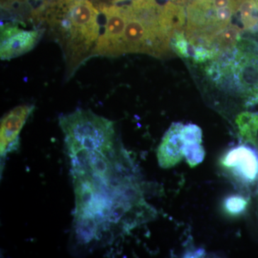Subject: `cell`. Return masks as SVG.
<instances>
[{
  "instance_id": "cell-14",
  "label": "cell",
  "mask_w": 258,
  "mask_h": 258,
  "mask_svg": "<svg viewBox=\"0 0 258 258\" xmlns=\"http://www.w3.org/2000/svg\"><path fill=\"white\" fill-rule=\"evenodd\" d=\"M247 202L240 196H232L227 198L225 201V208L227 211L233 215H237L245 209Z\"/></svg>"
},
{
  "instance_id": "cell-10",
  "label": "cell",
  "mask_w": 258,
  "mask_h": 258,
  "mask_svg": "<svg viewBox=\"0 0 258 258\" xmlns=\"http://www.w3.org/2000/svg\"><path fill=\"white\" fill-rule=\"evenodd\" d=\"M182 123H174L164 134L157 152L159 165L164 169L175 165L184 157Z\"/></svg>"
},
{
  "instance_id": "cell-12",
  "label": "cell",
  "mask_w": 258,
  "mask_h": 258,
  "mask_svg": "<svg viewBox=\"0 0 258 258\" xmlns=\"http://www.w3.org/2000/svg\"><path fill=\"white\" fill-rule=\"evenodd\" d=\"M242 30L237 25L230 24L223 31L217 35L211 45L212 50H215L217 55L232 50L237 46L242 39Z\"/></svg>"
},
{
  "instance_id": "cell-13",
  "label": "cell",
  "mask_w": 258,
  "mask_h": 258,
  "mask_svg": "<svg viewBox=\"0 0 258 258\" xmlns=\"http://www.w3.org/2000/svg\"><path fill=\"white\" fill-rule=\"evenodd\" d=\"M171 48L181 57L191 59L193 52V45L190 43L184 31L178 32L171 37Z\"/></svg>"
},
{
  "instance_id": "cell-8",
  "label": "cell",
  "mask_w": 258,
  "mask_h": 258,
  "mask_svg": "<svg viewBox=\"0 0 258 258\" xmlns=\"http://www.w3.org/2000/svg\"><path fill=\"white\" fill-rule=\"evenodd\" d=\"M69 156L72 174H91L112 182L113 164L106 155L96 151L82 149Z\"/></svg>"
},
{
  "instance_id": "cell-4",
  "label": "cell",
  "mask_w": 258,
  "mask_h": 258,
  "mask_svg": "<svg viewBox=\"0 0 258 258\" xmlns=\"http://www.w3.org/2000/svg\"><path fill=\"white\" fill-rule=\"evenodd\" d=\"M244 0H191L186 8L184 33L194 46L211 49L218 35L230 24Z\"/></svg>"
},
{
  "instance_id": "cell-1",
  "label": "cell",
  "mask_w": 258,
  "mask_h": 258,
  "mask_svg": "<svg viewBox=\"0 0 258 258\" xmlns=\"http://www.w3.org/2000/svg\"><path fill=\"white\" fill-rule=\"evenodd\" d=\"M47 26L63 52L68 76L93 57L100 33L99 12L89 0H66L46 15Z\"/></svg>"
},
{
  "instance_id": "cell-2",
  "label": "cell",
  "mask_w": 258,
  "mask_h": 258,
  "mask_svg": "<svg viewBox=\"0 0 258 258\" xmlns=\"http://www.w3.org/2000/svg\"><path fill=\"white\" fill-rule=\"evenodd\" d=\"M206 74L225 91L258 100V42L242 37L237 46L210 61Z\"/></svg>"
},
{
  "instance_id": "cell-9",
  "label": "cell",
  "mask_w": 258,
  "mask_h": 258,
  "mask_svg": "<svg viewBox=\"0 0 258 258\" xmlns=\"http://www.w3.org/2000/svg\"><path fill=\"white\" fill-rule=\"evenodd\" d=\"M223 164L244 182H254L257 179L258 156L250 147L232 148L224 158Z\"/></svg>"
},
{
  "instance_id": "cell-5",
  "label": "cell",
  "mask_w": 258,
  "mask_h": 258,
  "mask_svg": "<svg viewBox=\"0 0 258 258\" xmlns=\"http://www.w3.org/2000/svg\"><path fill=\"white\" fill-rule=\"evenodd\" d=\"M101 10L105 16V24L103 30H101L93 56L111 57L123 55V34L128 20L127 5L105 6Z\"/></svg>"
},
{
  "instance_id": "cell-6",
  "label": "cell",
  "mask_w": 258,
  "mask_h": 258,
  "mask_svg": "<svg viewBox=\"0 0 258 258\" xmlns=\"http://www.w3.org/2000/svg\"><path fill=\"white\" fill-rule=\"evenodd\" d=\"M20 23L2 24L0 37V56L3 60L23 55L34 48L42 36V30H27L20 27Z\"/></svg>"
},
{
  "instance_id": "cell-7",
  "label": "cell",
  "mask_w": 258,
  "mask_h": 258,
  "mask_svg": "<svg viewBox=\"0 0 258 258\" xmlns=\"http://www.w3.org/2000/svg\"><path fill=\"white\" fill-rule=\"evenodd\" d=\"M35 109L33 105L15 107L5 115L0 127V154L2 159L20 147V134Z\"/></svg>"
},
{
  "instance_id": "cell-3",
  "label": "cell",
  "mask_w": 258,
  "mask_h": 258,
  "mask_svg": "<svg viewBox=\"0 0 258 258\" xmlns=\"http://www.w3.org/2000/svg\"><path fill=\"white\" fill-rule=\"evenodd\" d=\"M68 154L82 149L96 151L108 156L114 145V123L91 110L78 109L59 118Z\"/></svg>"
},
{
  "instance_id": "cell-15",
  "label": "cell",
  "mask_w": 258,
  "mask_h": 258,
  "mask_svg": "<svg viewBox=\"0 0 258 258\" xmlns=\"http://www.w3.org/2000/svg\"><path fill=\"white\" fill-rule=\"evenodd\" d=\"M171 2L176 3V4L185 5H187L191 0H171Z\"/></svg>"
},
{
  "instance_id": "cell-11",
  "label": "cell",
  "mask_w": 258,
  "mask_h": 258,
  "mask_svg": "<svg viewBox=\"0 0 258 258\" xmlns=\"http://www.w3.org/2000/svg\"><path fill=\"white\" fill-rule=\"evenodd\" d=\"M181 134L184 142V157L190 166H195L203 162L205 150L202 146L203 132L198 125H183Z\"/></svg>"
}]
</instances>
